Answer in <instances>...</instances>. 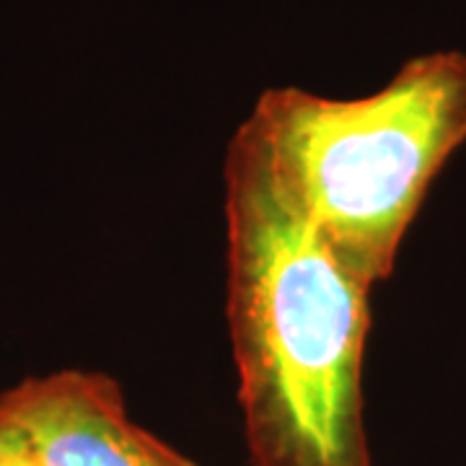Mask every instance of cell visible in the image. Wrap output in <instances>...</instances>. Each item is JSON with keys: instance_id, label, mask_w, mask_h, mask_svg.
Instances as JSON below:
<instances>
[{"instance_id": "1", "label": "cell", "mask_w": 466, "mask_h": 466, "mask_svg": "<svg viewBox=\"0 0 466 466\" xmlns=\"http://www.w3.org/2000/svg\"><path fill=\"white\" fill-rule=\"evenodd\" d=\"M226 319L251 466H373L363 410L370 285L238 127L226 150Z\"/></svg>"}, {"instance_id": "2", "label": "cell", "mask_w": 466, "mask_h": 466, "mask_svg": "<svg viewBox=\"0 0 466 466\" xmlns=\"http://www.w3.org/2000/svg\"><path fill=\"white\" fill-rule=\"evenodd\" d=\"M241 127L342 267L376 288L394 272L441 167L466 140V55L412 57L360 99L267 88Z\"/></svg>"}, {"instance_id": "3", "label": "cell", "mask_w": 466, "mask_h": 466, "mask_svg": "<svg viewBox=\"0 0 466 466\" xmlns=\"http://www.w3.org/2000/svg\"><path fill=\"white\" fill-rule=\"evenodd\" d=\"M0 422L32 466H198L133 422L104 373L26 379L0 394Z\"/></svg>"}, {"instance_id": "4", "label": "cell", "mask_w": 466, "mask_h": 466, "mask_svg": "<svg viewBox=\"0 0 466 466\" xmlns=\"http://www.w3.org/2000/svg\"><path fill=\"white\" fill-rule=\"evenodd\" d=\"M0 466H32L18 446L14 433L0 422Z\"/></svg>"}]
</instances>
